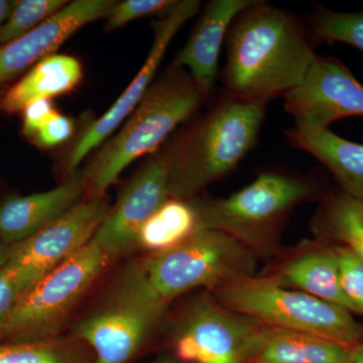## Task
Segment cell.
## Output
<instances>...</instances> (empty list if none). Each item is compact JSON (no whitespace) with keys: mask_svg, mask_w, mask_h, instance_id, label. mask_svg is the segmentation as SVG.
<instances>
[{"mask_svg":"<svg viewBox=\"0 0 363 363\" xmlns=\"http://www.w3.org/2000/svg\"><path fill=\"white\" fill-rule=\"evenodd\" d=\"M14 2L7 1V0H0V28L4 26L9 14L13 11Z\"/></svg>","mask_w":363,"mask_h":363,"instance_id":"obj_31","label":"cell"},{"mask_svg":"<svg viewBox=\"0 0 363 363\" xmlns=\"http://www.w3.org/2000/svg\"><path fill=\"white\" fill-rule=\"evenodd\" d=\"M346 363H363V337L354 347H352Z\"/></svg>","mask_w":363,"mask_h":363,"instance_id":"obj_32","label":"cell"},{"mask_svg":"<svg viewBox=\"0 0 363 363\" xmlns=\"http://www.w3.org/2000/svg\"><path fill=\"white\" fill-rule=\"evenodd\" d=\"M166 308L113 301L111 307L83 320L76 333L94 351V363H126L145 342Z\"/></svg>","mask_w":363,"mask_h":363,"instance_id":"obj_14","label":"cell"},{"mask_svg":"<svg viewBox=\"0 0 363 363\" xmlns=\"http://www.w3.org/2000/svg\"><path fill=\"white\" fill-rule=\"evenodd\" d=\"M225 45L226 94L264 105L294 89L317 56L307 23L259 0L236 16Z\"/></svg>","mask_w":363,"mask_h":363,"instance_id":"obj_1","label":"cell"},{"mask_svg":"<svg viewBox=\"0 0 363 363\" xmlns=\"http://www.w3.org/2000/svg\"><path fill=\"white\" fill-rule=\"evenodd\" d=\"M23 112V135L33 138L57 111L51 99H40L28 104Z\"/></svg>","mask_w":363,"mask_h":363,"instance_id":"obj_30","label":"cell"},{"mask_svg":"<svg viewBox=\"0 0 363 363\" xmlns=\"http://www.w3.org/2000/svg\"><path fill=\"white\" fill-rule=\"evenodd\" d=\"M75 125L70 117L62 116L58 111L33 136V142L42 149H54L70 140Z\"/></svg>","mask_w":363,"mask_h":363,"instance_id":"obj_29","label":"cell"},{"mask_svg":"<svg viewBox=\"0 0 363 363\" xmlns=\"http://www.w3.org/2000/svg\"><path fill=\"white\" fill-rule=\"evenodd\" d=\"M272 278L279 285L354 313L341 289L334 248H318L298 255L284 264L278 274Z\"/></svg>","mask_w":363,"mask_h":363,"instance_id":"obj_20","label":"cell"},{"mask_svg":"<svg viewBox=\"0 0 363 363\" xmlns=\"http://www.w3.org/2000/svg\"><path fill=\"white\" fill-rule=\"evenodd\" d=\"M0 363H81L75 350L48 342L0 344Z\"/></svg>","mask_w":363,"mask_h":363,"instance_id":"obj_25","label":"cell"},{"mask_svg":"<svg viewBox=\"0 0 363 363\" xmlns=\"http://www.w3.org/2000/svg\"><path fill=\"white\" fill-rule=\"evenodd\" d=\"M198 0H182L154 23V40L142 69L121 97L104 116L87 126L79 136L67 159L69 175L78 171L86 157L99 147L130 116L152 85L159 67L176 33L199 11Z\"/></svg>","mask_w":363,"mask_h":363,"instance_id":"obj_10","label":"cell"},{"mask_svg":"<svg viewBox=\"0 0 363 363\" xmlns=\"http://www.w3.org/2000/svg\"><path fill=\"white\" fill-rule=\"evenodd\" d=\"M257 252L230 234L201 228L167 252L150 253L125 272L113 301L138 306H164L200 286L218 289L255 276Z\"/></svg>","mask_w":363,"mask_h":363,"instance_id":"obj_2","label":"cell"},{"mask_svg":"<svg viewBox=\"0 0 363 363\" xmlns=\"http://www.w3.org/2000/svg\"><path fill=\"white\" fill-rule=\"evenodd\" d=\"M216 295L229 311L272 328L309 334L350 348L363 337L352 313L279 285L272 278L235 279L216 289Z\"/></svg>","mask_w":363,"mask_h":363,"instance_id":"obj_5","label":"cell"},{"mask_svg":"<svg viewBox=\"0 0 363 363\" xmlns=\"http://www.w3.org/2000/svg\"><path fill=\"white\" fill-rule=\"evenodd\" d=\"M318 193L317 184L310 179L271 169L229 197L190 200L197 209L201 228L224 231L257 252L272 245L293 208Z\"/></svg>","mask_w":363,"mask_h":363,"instance_id":"obj_6","label":"cell"},{"mask_svg":"<svg viewBox=\"0 0 363 363\" xmlns=\"http://www.w3.org/2000/svg\"><path fill=\"white\" fill-rule=\"evenodd\" d=\"M200 227L192 200L169 197L143 224L136 245L150 253L167 252L190 240Z\"/></svg>","mask_w":363,"mask_h":363,"instance_id":"obj_21","label":"cell"},{"mask_svg":"<svg viewBox=\"0 0 363 363\" xmlns=\"http://www.w3.org/2000/svg\"><path fill=\"white\" fill-rule=\"evenodd\" d=\"M267 105L224 94L164 150L169 197L190 200L233 172L257 145Z\"/></svg>","mask_w":363,"mask_h":363,"instance_id":"obj_3","label":"cell"},{"mask_svg":"<svg viewBox=\"0 0 363 363\" xmlns=\"http://www.w3.org/2000/svg\"><path fill=\"white\" fill-rule=\"evenodd\" d=\"M156 363H180L177 362V360L174 359V358L168 357H164L162 358H160L159 360Z\"/></svg>","mask_w":363,"mask_h":363,"instance_id":"obj_34","label":"cell"},{"mask_svg":"<svg viewBox=\"0 0 363 363\" xmlns=\"http://www.w3.org/2000/svg\"><path fill=\"white\" fill-rule=\"evenodd\" d=\"M111 257L94 241L48 272L21 296L7 329L9 343L47 341L104 272Z\"/></svg>","mask_w":363,"mask_h":363,"instance_id":"obj_7","label":"cell"},{"mask_svg":"<svg viewBox=\"0 0 363 363\" xmlns=\"http://www.w3.org/2000/svg\"><path fill=\"white\" fill-rule=\"evenodd\" d=\"M25 289L6 267L0 269V344L6 338L14 310Z\"/></svg>","mask_w":363,"mask_h":363,"instance_id":"obj_28","label":"cell"},{"mask_svg":"<svg viewBox=\"0 0 363 363\" xmlns=\"http://www.w3.org/2000/svg\"><path fill=\"white\" fill-rule=\"evenodd\" d=\"M83 68L75 57L54 54L43 59L25 77L0 95V111L16 113L40 99H52L75 89Z\"/></svg>","mask_w":363,"mask_h":363,"instance_id":"obj_19","label":"cell"},{"mask_svg":"<svg viewBox=\"0 0 363 363\" xmlns=\"http://www.w3.org/2000/svg\"><path fill=\"white\" fill-rule=\"evenodd\" d=\"M260 326L212 298H200L177 329V357L189 363H243Z\"/></svg>","mask_w":363,"mask_h":363,"instance_id":"obj_9","label":"cell"},{"mask_svg":"<svg viewBox=\"0 0 363 363\" xmlns=\"http://www.w3.org/2000/svg\"><path fill=\"white\" fill-rule=\"evenodd\" d=\"M314 225L320 233L350 248L363 264V201L343 192L328 196Z\"/></svg>","mask_w":363,"mask_h":363,"instance_id":"obj_22","label":"cell"},{"mask_svg":"<svg viewBox=\"0 0 363 363\" xmlns=\"http://www.w3.org/2000/svg\"><path fill=\"white\" fill-rule=\"evenodd\" d=\"M104 198L81 201L28 240L11 245L6 264L25 292L48 272L80 252L108 215Z\"/></svg>","mask_w":363,"mask_h":363,"instance_id":"obj_8","label":"cell"},{"mask_svg":"<svg viewBox=\"0 0 363 363\" xmlns=\"http://www.w3.org/2000/svg\"><path fill=\"white\" fill-rule=\"evenodd\" d=\"M116 4L111 0L68 2L37 28L0 45V84L54 55L52 52L83 26L100 18H106Z\"/></svg>","mask_w":363,"mask_h":363,"instance_id":"obj_13","label":"cell"},{"mask_svg":"<svg viewBox=\"0 0 363 363\" xmlns=\"http://www.w3.org/2000/svg\"><path fill=\"white\" fill-rule=\"evenodd\" d=\"M86 190L84 174L78 169L52 190L6 198L0 202V240L9 245L28 240L75 207Z\"/></svg>","mask_w":363,"mask_h":363,"instance_id":"obj_16","label":"cell"},{"mask_svg":"<svg viewBox=\"0 0 363 363\" xmlns=\"http://www.w3.org/2000/svg\"><path fill=\"white\" fill-rule=\"evenodd\" d=\"M352 348L262 324L243 363H346Z\"/></svg>","mask_w":363,"mask_h":363,"instance_id":"obj_18","label":"cell"},{"mask_svg":"<svg viewBox=\"0 0 363 363\" xmlns=\"http://www.w3.org/2000/svg\"><path fill=\"white\" fill-rule=\"evenodd\" d=\"M68 1L65 0H21L14 2L13 11L0 28V45L37 28L52 14L58 13Z\"/></svg>","mask_w":363,"mask_h":363,"instance_id":"obj_24","label":"cell"},{"mask_svg":"<svg viewBox=\"0 0 363 363\" xmlns=\"http://www.w3.org/2000/svg\"><path fill=\"white\" fill-rule=\"evenodd\" d=\"M288 142L304 150L330 171L342 192L363 201V145L345 140L329 128L295 125L286 131Z\"/></svg>","mask_w":363,"mask_h":363,"instance_id":"obj_17","label":"cell"},{"mask_svg":"<svg viewBox=\"0 0 363 363\" xmlns=\"http://www.w3.org/2000/svg\"><path fill=\"white\" fill-rule=\"evenodd\" d=\"M255 0H212L208 2L190 39L177 55L173 66L187 69L205 99L213 90L219 55L236 16Z\"/></svg>","mask_w":363,"mask_h":363,"instance_id":"obj_15","label":"cell"},{"mask_svg":"<svg viewBox=\"0 0 363 363\" xmlns=\"http://www.w3.org/2000/svg\"><path fill=\"white\" fill-rule=\"evenodd\" d=\"M176 0H125L116 2L106 18V30H116L131 21L152 16H164Z\"/></svg>","mask_w":363,"mask_h":363,"instance_id":"obj_27","label":"cell"},{"mask_svg":"<svg viewBox=\"0 0 363 363\" xmlns=\"http://www.w3.org/2000/svg\"><path fill=\"white\" fill-rule=\"evenodd\" d=\"M11 255V245L0 240V269L6 267Z\"/></svg>","mask_w":363,"mask_h":363,"instance_id":"obj_33","label":"cell"},{"mask_svg":"<svg viewBox=\"0 0 363 363\" xmlns=\"http://www.w3.org/2000/svg\"><path fill=\"white\" fill-rule=\"evenodd\" d=\"M204 100L188 72L175 66L164 72L150 86L118 133L82 169L89 199L104 198L131 162L159 149Z\"/></svg>","mask_w":363,"mask_h":363,"instance_id":"obj_4","label":"cell"},{"mask_svg":"<svg viewBox=\"0 0 363 363\" xmlns=\"http://www.w3.org/2000/svg\"><path fill=\"white\" fill-rule=\"evenodd\" d=\"M284 98L296 125L328 128L339 119L363 116V85L333 57L317 55L303 80Z\"/></svg>","mask_w":363,"mask_h":363,"instance_id":"obj_11","label":"cell"},{"mask_svg":"<svg viewBox=\"0 0 363 363\" xmlns=\"http://www.w3.org/2000/svg\"><path fill=\"white\" fill-rule=\"evenodd\" d=\"M169 198L168 160L162 150L123 189L92 240L111 259L128 252L143 224Z\"/></svg>","mask_w":363,"mask_h":363,"instance_id":"obj_12","label":"cell"},{"mask_svg":"<svg viewBox=\"0 0 363 363\" xmlns=\"http://www.w3.org/2000/svg\"><path fill=\"white\" fill-rule=\"evenodd\" d=\"M307 26L317 45L343 43L363 52V11L337 13L318 7Z\"/></svg>","mask_w":363,"mask_h":363,"instance_id":"obj_23","label":"cell"},{"mask_svg":"<svg viewBox=\"0 0 363 363\" xmlns=\"http://www.w3.org/2000/svg\"><path fill=\"white\" fill-rule=\"evenodd\" d=\"M337 257L341 289L354 313L363 314V264L350 248L334 247Z\"/></svg>","mask_w":363,"mask_h":363,"instance_id":"obj_26","label":"cell"}]
</instances>
